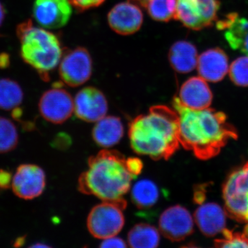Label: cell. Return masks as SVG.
<instances>
[{
  "mask_svg": "<svg viewBox=\"0 0 248 248\" xmlns=\"http://www.w3.org/2000/svg\"><path fill=\"white\" fill-rule=\"evenodd\" d=\"M92 72V58L87 49L78 47L67 50L62 56L59 73L62 81L68 86L78 87L85 84Z\"/></svg>",
  "mask_w": 248,
  "mask_h": 248,
  "instance_id": "ba28073f",
  "label": "cell"
},
{
  "mask_svg": "<svg viewBox=\"0 0 248 248\" xmlns=\"http://www.w3.org/2000/svg\"><path fill=\"white\" fill-rule=\"evenodd\" d=\"M172 106L179 119V141L198 159H211L220 153L228 142L238 135L226 115L214 109L192 110L183 105L178 97Z\"/></svg>",
  "mask_w": 248,
  "mask_h": 248,
  "instance_id": "6da1fadb",
  "label": "cell"
},
{
  "mask_svg": "<svg viewBox=\"0 0 248 248\" xmlns=\"http://www.w3.org/2000/svg\"><path fill=\"white\" fill-rule=\"evenodd\" d=\"M106 0H69L72 6L78 11H85L100 6Z\"/></svg>",
  "mask_w": 248,
  "mask_h": 248,
  "instance_id": "83f0119b",
  "label": "cell"
},
{
  "mask_svg": "<svg viewBox=\"0 0 248 248\" xmlns=\"http://www.w3.org/2000/svg\"><path fill=\"white\" fill-rule=\"evenodd\" d=\"M124 133V125L120 119L107 116L97 121L93 130V138L99 146L110 148L120 141Z\"/></svg>",
  "mask_w": 248,
  "mask_h": 248,
  "instance_id": "d6986e66",
  "label": "cell"
},
{
  "mask_svg": "<svg viewBox=\"0 0 248 248\" xmlns=\"http://www.w3.org/2000/svg\"><path fill=\"white\" fill-rule=\"evenodd\" d=\"M125 164L129 172L134 177H137L139 174H141L143 168V162L141 159L138 157L128 158L125 160Z\"/></svg>",
  "mask_w": 248,
  "mask_h": 248,
  "instance_id": "f1b7e54d",
  "label": "cell"
},
{
  "mask_svg": "<svg viewBox=\"0 0 248 248\" xmlns=\"http://www.w3.org/2000/svg\"><path fill=\"white\" fill-rule=\"evenodd\" d=\"M178 0H149L146 8L151 18L167 22L175 18Z\"/></svg>",
  "mask_w": 248,
  "mask_h": 248,
  "instance_id": "cb8c5ba5",
  "label": "cell"
},
{
  "mask_svg": "<svg viewBox=\"0 0 248 248\" xmlns=\"http://www.w3.org/2000/svg\"><path fill=\"white\" fill-rule=\"evenodd\" d=\"M194 222L190 212L181 205H173L161 214L159 231L165 237L172 241H181L192 234Z\"/></svg>",
  "mask_w": 248,
  "mask_h": 248,
  "instance_id": "8fae6325",
  "label": "cell"
},
{
  "mask_svg": "<svg viewBox=\"0 0 248 248\" xmlns=\"http://www.w3.org/2000/svg\"><path fill=\"white\" fill-rule=\"evenodd\" d=\"M129 1L135 3V4H137L141 5V6H143V7H146L149 0H129Z\"/></svg>",
  "mask_w": 248,
  "mask_h": 248,
  "instance_id": "d590c367",
  "label": "cell"
},
{
  "mask_svg": "<svg viewBox=\"0 0 248 248\" xmlns=\"http://www.w3.org/2000/svg\"><path fill=\"white\" fill-rule=\"evenodd\" d=\"M223 197L228 216L235 221L248 223V163L227 178Z\"/></svg>",
  "mask_w": 248,
  "mask_h": 248,
  "instance_id": "8992f818",
  "label": "cell"
},
{
  "mask_svg": "<svg viewBox=\"0 0 248 248\" xmlns=\"http://www.w3.org/2000/svg\"><path fill=\"white\" fill-rule=\"evenodd\" d=\"M22 60L32 67L44 81H49V73L61 61L63 52L56 35L42 28L34 27L31 19L17 27Z\"/></svg>",
  "mask_w": 248,
  "mask_h": 248,
  "instance_id": "277c9868",
  "label": "cell"
},
{
  "mask_svg": "<svg viewBox=\"0 0 248 248\" xmlns=\"http://www.w3.org/2000/svg\"><path fill=\"white\" fill-rule=\"evenodd\" d=\"M11 60L10 55L8 53H2L0 54V68L5 69L10 66Z\"/></svg>",
  "mask_w": 248,
  "mask_h": 248,
  "instance_id": "1f68e13d",
  "label": "cell"
},
{
  "mask_svg": "<svg viewBox=\"0 0 248 248\" xmlns=\"http://www.w3.org/2000/svg\"><path fill=\"white\" fill-rule=\"evenodd\" d=\"M160 235L155 226L148 223L135 225L129 231L128 243L134 248H155L159 245Z\"/></svg>",
  "mask_w": 248,
  "mask_h": 248,
  "instance_id": "7402d4cb",
  "label": "cell"
},
{
  "mask_svg": "<svg viewBox=\"0 0 248 248\" xmlns=\"http://www.w3.org/2000/svg\"><path fill=\"white\" fill-rule=\"evenodd\" d=\"M40 247L48 248L49 246H47V245H45V244H37L36 245H34V246H31V248H40Z\"/></svg>",
  "mask_w": 248,
  "mask_h": 248,
  "instance_id": "8d00e7d4",
  "label": "cell"
},
{
  "mask_svg": "<svg viewBox=\"0 0 248 248\" xmlns=\"http://www.w3.org/2000/svg\"><path fill=\"white\" fill-rule=\"evenodd\" d=\"M5 14H6V11H5L4 6L0 2V27L3 24V22H4Z\"/></svg>",
  "mask_w": 248,
  "mask_h": 248,
  "instance_id": "e575fe53",
  "label": "cell"
},
{
  "mask_svg": "<svg viewBox=\"0 0 248 248\" xmlns=\"http://www.w3.org/2000/svg\"><path fill=\"white\" fill-rule=\"evenodd\" d=\"M178 98L186 107L202 110L210 108L213 93L205 79L201 77H193L182 85Z\"/></svg>",
  "mask_w": 248,
  "mask_h": 248,
  "instance_id": "9a60e30c",
  "label": "cell"
},
{
  "mask_svg": "<svg viewBox=\"0 0 248 248\" xmlns=\"http://www.w3.org/2000/svg\"><path fill=\"white\" fill-rule=\"evenodd\" d=\"M230 78L236 86H248V56L235 60L229 68Z\"/></svg>",
  "mask_w": 248,
  "mask_h": 248,
  "instance_id": "484cf974",
  "label": "cell"
},
{
  "mask_svg": "<svg viewBox=\"0 0 248 248\" xmlns=\"http://www.w3.org/2000/svg\"><path fill=\"white\" fill-rule=\"evenodd\" d=\"M39 110L42 117L50 123L63 124L74 111V100L70 93L61 86H53L42 94Z\"/></svg>",
  "mask_w": 248,
  "mask_h": 248,
  "instance_id": "9c48e42d",
  "label": "cell"
},
{
  "mask_svg": "<svg viewBox=\"0 0 248 248\" xmlns=\"http://www.w3.org/2000/svg\"><path fill=\"white\" fill-rule=\"evenodd\" d=\"M22 109L19 107H16L14 109H13L11 115H12L13 118H14V120L19 122V121H20L21 117H22Z\"/></svg>",
  "mask_w": 248,
  "mask_h": 248,
  "instance_id": "d6a6232c",
  "label": "cell"
},
{
  "mask_svg": "<svg viewBox=\"0 0 248 248\" xmlns=\"http://www.w3.org/2000/svg\"><path fill=\"white\" fill-rule=\"evenodd\" d=\"M19 142V134L14 122L0 117V154L14 151Z\"/></svg>",
  "mask_w": 248,
  "mask_h": 248,
  "instance_id": "d4e9b609",
  "label": "cell"
},
{
  "mask_svg": "<svg viewBox=\"0 0 248 248\" xmlns=\"http://www.w3.org/2000/svg\"><path fill=\"white\" fill-rule=\"evenodd\" d=\"M159 197V187L149 179L139 181L132 189V202L139 210H150L156 205Z\"/></svg>",
  "mask_w": 248,
  "mask_h": 248,
  "instance_id": "44dd1931",
  "label": "cell"
},
{
  "mask_svg": "<svg viewBox=\"0 0 248 248\" xmlns=\"http://www.w3.org/2000/svg\"><path fill=\"white\" fill-rule=\"evenodd\" d=\"M125 200L120 202H103L90 212L87 218L89 231L94 237L105 239L118 234L125 223L123 210Z\"/></svg>",
  "mask_w": 248,
  "mask_h": 248,
  "instance_id": "5b68a950",
  "label": "cell"
},
{
  "mask_svg": "<svg viewBox=\"0 0 248 248\" xmlns=\"http://www.w3.org/2000/svg\"><path fill=\"white\" fill-rule=\"evenodd\" d=\"M219 7L218 0H178L174 19L192 30H202L217 20Z\"/></svg>",
  "mask_w": 248,
  "mask_h": 248,
  "instance_id": "52a82bcc",
  "label": "cell"
},
{
  "mask_svg": "<svg viewBox=\"0 0 248 248\" xmlns=\"http://www.w3.org/2000/svg\"><path fill=\"white\" fill-rule=\"evenodd\" d=\"M143 21V13L140 6L130 1L116 4L108 15V22L111 29L122 35L138 32Z\"/></svg>",
  "mask_w": 248,
  "mask_h": 248,
  "instance_id": "5bb4252c",
  "label": "cell"
},
{
  "mask_svg": "<svg viewBox=\"0 0 248 248\" xmlns=\"http://www.w3.org/2000/svg\"><path fill=\"white\" fill-rule=\"evenodd\" d=\"M217 27L225 31V39L232 48L248 56V19L231 14L217 22Z\"/></svg>",
  "mask_w": 248,
  "mask_h": 248,
  "instance_id": "ac0fdd59",
  "label": "cell"
},
{
  "mask_svg": "<svg viewBox=\"0 0 248 248\" xmlns=\"http://www.w3.org/2000/svg\"><path fill=\"white\" fill-rule=\"evenodd\" d=\"M125 157L119 152L103 150L89 159L88 170L80 175L78 189L103 202H120L128 193L135 177L130 174Z\"/></svg>",
  "mask_w": 248,
  "mask_h": 248,
  "instance_id": "3957f363",
  "label": "cell"
},
{
  "mask_svg": "<svg viewBox=\"0 0 248 248\" xmlns=\"http://www.w3.org/2000/svg\"><path fill=\"white\" fill-rule=\"evenodd\" d=\"M26 239H27V235H25V236H19V237H17V239L15 240L14 242V247H22V246H24V244H25Z\"/></svg>",
  "mask_w": 248,
  "mask_h": 248,
  "instance_id": "836d02e7",
  "label": "cell"
},
{
  "mask_svg": "<svg viewBox=\"0 0 248 248\" xmlns=\"http://www.w3.org/2000/svg\"><path fill=\"white\" fill-rule=\"evenodd\" d=\"M222 238L215 241L217 248H248V236L246 232H235L225 229Z\"/></svg>",
  "mask_w": 248,
  "mask_h": 248,
  "instance_id": "4316f807",
  "label": "cell"
},
{
  "mask_svg": "<svg viewBox=\"0 0 248 248\" xmlns=\"http://www.w3.org/2000/svg\"><path fill=\"white\" fill-rule=\"evenodd\" d=\"M226 210L214 203L202 204L195 211L194 219L201 232L208 237H213L226 229Z\"/></svg>",
  "mask_w": 248,
  "mask_h": 248,
  "instance_id": "e0dca14e",
  "label": "cell"
},
{
  "mask_svg": "<svg viewBox=\"0 0 248 248\" xmlns=\"http://www.w3.org/2000/svg\"><path fill=\"white\" fill-rule=\"evenodd\" d=\"M46 187L44 170L35 164H22L13 177L12 190L15 195L24 200L40 197Z\"/></svg>",
  "mask_w": 248,
  "mask_h": 248,
  "instance_id": "30bf717a",
  "label": "cell"
},
{
  "mask_svg": "<svg viewBox=\"0 0 248 248\" xmlns=\"http://www.w3.org/2000/svg\"><path fill=\"white\" fill-rule=\"evenodd\" d=\"M24 93L21 86L14 80L0 79V109L11 110L23 102Z\"/></svg>",
  "mask_w": 248,
  "mask_h": 248,
  "instance_id": "603a6c76",
  "label": "cell"
},
{
  "mask_svg": "<svg viewBox=\"0 0 248 248\" xmlns=\"http://www.w3.org/2000/svg\"><path fill=\"white\" fill-rule=\"evenodd\" d=\"M100 248H126L127 244L125 241L121 238L117 237V236H111V237L107 238L104 239L102 244L99 246Z\"/></svg>",
  "mask_w": 248,
  "mask_h": 248,
  "instance_id": "f546056e",
  "label": "cell"
},
{
  "mask_svg": "<svg viewBox=\"0 0 248 248\" xmlns=\"http://www.w3.org/2000/svg\"><path fill=\"white\" fill-rule=\"evenodd\" d=\"M13 175L9 171L0 169V190H6L12 186Z\"/></svg>",
  "mask_w": 248,
  "mask_h": 248,
  "instance_id": "4dcf8cb0",
  "label": "cell"
},
{
  "mask_svg": "<svg viewBox=\"0 0 248 248\" xmlns=\"http://www.w3.org/2000/svg\"><path fill=\"white\" fill-rule=\"evenodd\" d=\"M72 13L69 0H35L32 9L36 22L48 29L64 27Z\"/></svg>",
  "mask_w": 248,
  "mask_h": 248,
  "instance_id": "7c38bea8",
  "label": "cell"
},
{
  "mask_svg": "<svg viewBox=\"0 0 248 248\" xmlns=\"http://www.w3.org/2000/svg\"><path fill=\"white\" fill-rule=\"evenodd\" d=\"M128 135L130 146L137 154L153 160L169 159L180 144L179 116L174 109L154 106L148 114L132 121Z\"/></svg>",
  "mask_w": 248,
  "mask_h": 248,
  "instance_id": "7a4b0ae2",
  "label": "cell"
},
{
  "mask_svg": "<svg viewBox=\"0 0 248 248\" xmlns=\"http://www.w3.org/2000/svg\"><path fill=\"white\" fill-rule=\"evenodd\" d=\"M74 112L80 120L86 122H97L107 115V98L97 88H84L80 90L75 97Z\"/></svg>",
  "mask_w": 248,
  "mask_h": 248,
  "instance_id": "4fadbf2b",
  "label": "cell"
},
{
  "mask_svg": "<svg viewBox=\"0 0 248 248\" xmlns=\"http://www.w3.org/2000/svg\"><path fill=\"white\" fill-rule=\"evenodd\" d=\"M197 69L201 78L205 81L218 82L229 71L228 56L221 48L209 49L201 54Z\"/></svg>",
  "mask_w": 248,
  "mask_h": 248,
  "instance_id": "2e32d148",
  "label": "cell"
},
{
  "mask_svg": "<svg viewBox=\"0 0 248 248\" xmlns=\"http://www.w3.org/2000/svg\"><path fill=\"white\" fill-rule=\"evenodd\" d=\"M198 53L195 46L187 41H178L171 46L169 59L171 66L179 73H188L197 66Z\"/></svg>",
  "mask_w": 248,
  "mask_h": 248,
  "instance_id": "ffe728a7",
  "label": "cell"
}]
</instances>
